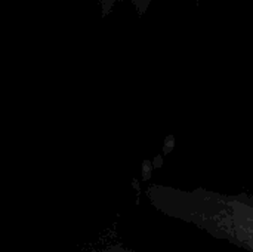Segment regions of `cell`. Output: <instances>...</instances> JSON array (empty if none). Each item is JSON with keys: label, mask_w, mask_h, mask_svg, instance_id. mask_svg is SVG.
Segmentation results:
<instances>
[{"label": "cell", "mask_w": 253, "mask_h": 252, "mask_svg": "<svg viewBox=\"0 0 253 252\" xmlns=\"http://www.w3.org/2000/svg\"><path fill=\"white\" fill-rule=\"evenodd\" d=\"M148 196L163 214L253 252V196H225L205 190L151 186Z\"/></svg>", "instance_id": "obj_1"}]
</instances>
